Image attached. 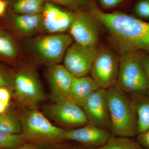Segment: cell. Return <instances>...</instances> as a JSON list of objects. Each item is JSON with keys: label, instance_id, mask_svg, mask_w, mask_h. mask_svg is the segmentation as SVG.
I'll list each match as a JSON object with an SVG mask.
<instances>
[{"label": "cell", "instance_id": "6da1fadb", "mask_svg": "<svg viewBox=\"0 0 149 149\" xmlns=\"http://www.w3.org/2000/svg\"><path fill=\"white\" fill-rule=\"evenodd\" d=\"M89 12L105 27L120 55L132 52L149 54V21L122 12H104L93 1L89 4Z\"/></svg>", "mask_w": 149, "mask_h": 149}, {"label": "cell", "instance_id": "7a4b0ae2", "mask_svg": "<svg viewBox=\"0 0 149 149\" xmlns=\"http://www.w3.org/2000/svg\"><path fill=\"white\" fill-rule=\"evenodd\" d=\"M107 90L111 135L128 138L137 136V116L131 99L116 85Z\"/></svg>", "mask_w": 149, "mask_h": 149}, {"label": "cell", "instance_id": "3957f363", "mask_svg": "<svg viewBox=\"0 0 149 149\" xmlns=\"http://www.w3.org/2000/svg\"><path fill=\"white\" fill-rule=\"evenodd\" d=\"M141 52L120 55L118 74L115 85L130 94L149 90V82L141 58Z\"/></svg>", "mask_w": 149, "mask_h": 149}, {"label": "cell", "instance_id": "277c9868", "mask_svg": "<svg viewBox=\"0 0 149 149\" xmlns=\"http://www.w3.org/2000/svg\"><path fill=\"white\" fill-rule=\"evenodd\" d=\"M22 132L27 138L36 140H65L66 130L56 127L36 110L24 113L21 119Z\"/></svg>", "mask_w": 149, "mask_h": 149}, {"label": "cell", "instance_id": "5b68a950", "mask_svg": "<svg viewBox=\"0 0 149 149\" xmlns=\"http://www.w3.org/2000/svg\"><path fill=\"white\" fill-rule=\"evenodd\" d=\"M119 58L107 48L98 50L90 73L91 77L100 88L109 89L116 83Z\"/></svg>", "mask_w": 149, "mask_h": 149}, {"label": "cell", "instance_id": "8992f818", "mask_svg": "<svg viewBox=\"0 0 149 149\" xmlns=\"http://www.w3.org/2000/svg\"><path fill=\"white\" fill-rule=\"evenodd\" d=\"M98 50L97 45L73 43L65 54L64 66L74 77L87 76L91 71Z\"/></svg>", "mask_w": 149, "mask_h": 149}, {"label": "cell", "instance_id": "52a82bcc", "mask_svg": "<svg viewBox=\"0 0 149 149\" xmlns=\"http://www.w3.org/2000/svg\"><path fill=\"white\" fill-rule=\"evenodd\" d=\"M88 122L109 130L111 121L107 90L99 88L80 104Z\"/></svg>", "mask_w": 149, "mask_h": 149}, {"label": "cell", "instance_id": "ba28073f", "mask_svg": "<svg viewBox=\"0 0 149 149\" xmlns=\"http://www.w3.org/2000/svg\"><path fill=\"white\" fill-rule=\"evenodd\" d=\"M98 23L90 12H78L73 15L69 28L71 37L80 45L96 46L99 38Z\"/></svg>", "mask_w": 149, "mask_h": 149}, {"label": "cell", "instance_id": "9c48e42d", "mask_svg": "<svg viewBox=\"0 0 149 149\" xmlns=\"http://www.w3.org/2000/svg\"><path fill=\"white\" fill-rule=\"evenodd\" d=\"M47 112L54 120L63 125H84L89 123L82 107L68 98L56 100L48 107Z\"/></svg>", "mask_w": 149, "mask_h": 149}, {"label": "cell", "instance_id": "30bf717a", "mask_svg": "<svg viewBox=\"0 0 149 149\" xmlns=\"http://www.w3.org/2000/svg\"><path fill=\"white\" fill-rule=\"evenodd\" d=\"M111 135L109 130L88 123L81 128L66 131L65 140L77 142L88 149H95L104 146Z\"/></svg>", "mask_w": 149, "mask_h": 149}, {"label": "cell", "instance_id": "8fae6325", "mask_svg": "<svg viewBox=\"0 0 149 149\" xmlns=\"http://www.w3.org/2000/svg\"><path fill=\"white\" fill-rule=\"evenodd\" d=\"M16 94L22 104L29 107L36 105L44 100L42 85L35 75L26 72L17 75L15 80Z\"/></svg>", "mask_w": 149, "mask_h": 149}, {"label": "cell", "instance_id": "7c38bea8", "mask_svg": "<svg viewBox=\"0 0 149 149\" xmlns=\"http://www.w3.org/2000/svg\"><path fill=\"white\" fill-rule=\"evenodd\" d=\"M68 34H59L42 37L35 43V47L42 57L51 61H60L72 44Z\"/></svg>", "mask_w": 149, "mask_h": 149}, {"label": "cell", "instance_id": "4fadbf2b", "mask_svg": "<svg viewBox=\"0 0 149 149\" xmlns=\"http://www.w3.org/2000/svg\"><path fill=\"white\" fill-rule=\"evenodd\" d=\"M47 77L56 100L69 99L74 77L64 66L57 65L52 67L48 71Z\"/></svg>", "mask_w": 149, "mask_h": 149}, {"label": "cell", "instance_id": "5bb4252c", "mask_svg": "<svg viewBox=\"0 0 149 149\" xmlns=\"http://www.w3.org/2000/svg\"><path fill=\"white\" fill-rule=\"evenodd\" d=\"M43 19L44 27L48 32H63L69 29L71 26L73 15L47 3L43 9Z\"/></svg>", "mask_w": 149, "mask_h": 149}, {"label": "cell", "instance_id": "9a60e30c", "mask_svg": "<svg viewBox=\"0 0 149 149\" xmlns=\"http://www.w3.org/2000/svg\"><path fill=\"white\" fill-rule=\"evenodd\" d=\"M130 95L137 116L138 135L149 130V90Z\"/></svg>", "mask_w": 149, "mask_h": 149}, {"label": "cell", "instance_id": "2e32d148", "mask_svg": "<svg viewBox=\"0 0 149 149\" xmlns=\"http://www.w3.org/2000/svg\"><path fill=\"white\" fill-rule=\"evenodd\" d=\"M99 86L91 77H74L69 99L80 105L91 94L98 90Z\"/></svg>", "mask_w": 149, "mask_h": 149}, {"label": "cell", "instance_id": "e0dca14e", "mask_svg": "<svg viewBox=\"0 0 149 149\" xmlns=\"http://www.w3.org/2000/svg\"><path fill=\"white\" fill-rule=\"evenodd\" d=\"M22 132L21 120L13 113L5 112L0 114V134H19Z\"/></svg>", "mask_w": 149, "mask_h": 149}, {"label": "cell", "instance_id": "ac0fdd59", "mask_svg": "<svg viewBox=\"0 0 149 149\" xmlns=\"http://www.w3.org/2000/svg\"><path fill=\"white\" fill-rule=\"evenodd\" d=\"M111 135L107 143L95 149H145L136 140Z\"/></svg>", "mask_w": 149, "mask_h": 149}, {"label": "cell", "instance_id": "d6986e66", "mask_svg": "<svg viewBox=\"0 0 149 149\" xmlns=\"http://www.w3.org/2000/svg\"><path fill=\"white\" fill-rule=\"evenodd\" d=\"M42 18L38 14L21 15L15 19L17 27L20 31L25 33L33 32L40 26Z\"/></svg>", "mask_w": 149, "mask_h": 149}, {"label": "cell", "instance_id": "ffe728a7", "mask_svg": "<svg viewBox=\"0 0 149 149\" xmlns=\"http://www.w3.org/2000/svg\"><path fill=\"white\" fill-rule=\"evenodd\" d=\"M42 7V0H19L15 5L14 9L22 15L37 14Z\"/></svg>", "mask_w": 149, "mask_h": 149}, {"label": "cell", "instance_id": "44dd1931", "mask_svg": "<svg viewBox=\"0 0 149 149\" xmlns=\"http://www.w3.org/2000/svg\"><path fill=\"white\" fill-rule=\"evenodd\" d=\"M23 146V136L19 134H0V149H15Z\"/></svg>", "mask_w": 149, "mask_h": 149}, {"label": "cell", "instance_id": "7402d4cb", "mask_svg": "<svg viewBox=\"0 0 149 149\" xmlns=\"http://www.w3.org/2000/svg\"><path fill=\"white\" fill-rule=\"evenodd\" d=\"M0 54L10 58H13L17 54V49L12 41L1 35H0Z\"/></svg>", "mask_w": 149, "mask_h": 149}, {"label": "cell", "instance_id": "603a6c76", "mask_svg": "<svg viewBox=\"0 0 149 149\" xmlns=\"http://www.w3.org/2000/svg\"><path fill=\"white\" fill-rule=\"evenodd\" d=\"M134 11L138 18L149 20V0H138L134 5Z\"/></svg>", "mask_w": 149, "mask_h": 149}, {"label": "cell", "instance_id": "cb8c5ba5", "mask_svg": "<svg viewBox=\"0 0 149 149\" xmlns=\"http://www.w3.org/2000/svg\"><path fill=\"white\" fill-rule=\"evenodd\" d=\"M136 140L145 149H149V130L143 133L138 134Z\"/></svg>", "mask_w": 149, "mask_h": 149}, {"label": "cell", "instance_id": "d4e9b609", "mask_svg": "<svg viewBox=\"0 0 149 149\" xmlns=\"http://www.w3.org/2000/svg\"><path fill=\"white\" fill-rule=\"evenodd\" d=\"M100 5L104 8H113L122 3L125 0H98Z\"/></svg>", "mask_w": 149, "mask_h": 149}, {"label": "cell", "instance_id": "484cf974", "mask_svg": "<svg viewBox=\"0 0 149 149\" xmlns=\"http://www.w3.org/2000/svg\"><path fill=\"white\" fill-rule=\"evenodd\" d=\"M10 94L8 90L3 87H0V101L8 105Z\"/></svg>", "mask_w": 149, "mask_h": 149}, {"label": "cell", "instance_id": "4316f807", "mask_svg": "<svg viewBox=\"0 0 149 149\" xmlns=\"http://www.w3.org/2000/svg\"><path fill=\"white\" fill-rule=\"evenodd\" d=\"M141 55L143 65L146 72L149 82V54L141 52Z\"/></svg>", "mask_w": 149, "mask_h": 149}, {"label": "cell", "instance_id": "83f0119b", "mask_svg": "<svg viewBox=\"0 0 149 149\" xmlns=\"http://www.w3.org/2000/svg\"><path fill=\"white\" fill-rule=\"evenodd\" d=\"M51 1L56 2L62 4L70 6L77 3L80 0H51Z\"/></svg>", "mask_w": 149, "mask_h": 149}, {"label": "cell", "instance_id": "f1b7e54d", "mask_svg": "<svg viewBox=\"0 0 149 149\" xmlns=\"http://www.w3.org/2000/svg\"><path fill=\"white\" fill-rule=\"evenodd\" d=\"M6 5L5 1L0 0V16L3 15L5 12Z\"/></svg>", "mask_w": 149, "mask_h": 149}, {"label": "cell", "instance_id": "f546056e", "mask_svg": "<svg viewBox=\"0 0 149 149\" xmlns=\"http://www.w3.org/2000/svg\"><path fill=\"white\" fill-rule=\"evenodd\" d=\"M8 106V105L0 101V114L3 113L6 111Z\"/></svg>", "mask_w": 149, "mask_h": 149}, {"label": "cell", "instance_id": "4dcf8cb0", "mask_svg": "<svg viewBox=\"0 0 149 149\" xmlns=\"http://www.w3.org/2000/svg\"><path fill=\"white\" fill-rule=\"evenodd\" d=\"M8 85L5 78L0 73V87H3Z\"/></svg>", "mask_w": 149, "mask_h": 149}, {"label": "cell", "instance_id": "1f68e13d", "mask_svg": "<svg viewBox=\"0 0 149 149\" xmlns=\"http://www.w3.org/2000/svg\"><path fill=\"white\" fill-rule=\"evenodd\" d=\"M15 149H37L31 146H22L20 147V148H18Z\"/></svg>", "mask_w": 149, "mask_h": 149}]
</instances>
